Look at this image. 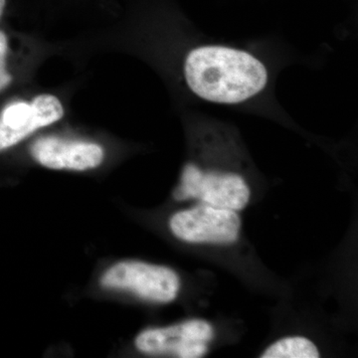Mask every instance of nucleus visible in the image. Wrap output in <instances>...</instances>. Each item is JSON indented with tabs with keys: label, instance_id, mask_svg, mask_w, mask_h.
Segmentation results:
<instances>
[{
	"label": "nucleus",
	"instance_id": "nucleus-9",
	"mask_svg": "<svg viewBox=\"0 0 358 358\" xmlns=\"http://www.w3.org/2000/svg\"><path fill=\"white\" fill-rule=\"evenodd\" d=\"M7 53H8V39L6 33L0 30V92L6 90L13 82V76L6 69Z\"/></svg>",
	"mask_w": 358,
	"mask_h": 358
},
{
	"label": "nucleus",
	"instance_id": "nucleus-3",
	"mask_svg": "<svg viewBox=\"0 0 358 358\" xmlns=\"http://www.w3.org/2000/svg\"><path fill=\"white\" fill-rule=\"evenodd\" d=\"M103 289L129 292L154 303H169L178 298L180 278L173 268L136 260L114 264L100 278Z\"/></svg>",
	"mask_w": 358,
	"mask_h": 358
},
{
	"label": "nucleus",
	"instance_id": "nucleus-2",
	"mask_svg": "<svg viewBox=\"0 0 358 358\" xmlns=\"http://www.w3.org/2000/svg\"><path fill=\"white\" fill-rule=\"evenodd\" d=\"M176 201L195 199L221 208L241 211L249 204L251 192L243 176L235 173L203 171L188 162L173 190Z\"/></svg>",
	"mask_w": 358,
	"mask_h": 358
},
{
	"label": "nucleus",
	"instance_id": "nucleus-8",
	"mask_svg": "<svg viewBox=\"0 0 358 358\" xmlns=\"http://www.w3.org/2000/svg\"><path fill=\"white\" fill-rule=\"evenodd\" d=\"M317 346L303 336H288L275 341L264 350L262 358H317Z\"/></svg>",
	"mask_w": 358,
	"mask_h": 358
},
{
	"label": "nucleus",
	"instance_id": "nucleus-10",
	"mask_svg": "<svg viewBox=\"0 0 358 358\" xmlns=\"http://www.w3.org/2000/svg\"><path fill=\"white\" fill-rule=\"evenodd\" d=\"M6 0H0V16L3 13L4 7H6Z\"/></svg>",
	"mask_w": 358,
	"mask_h": 358
},
{
	"label": "nucleus",
	"instance_id": "nucleus-4",
	"mask_svg": "<svg viewBox=\"0 0 358 358\" xmlns=\"http://www.w3.org/2000/svg\"><path fill=\"white\" fill-rule=\"evenodd\" d=\"M169 226L186 243L229 245L239 239L242 221L237 211L199 202L173 213Z\"/></svg>",
	"mask_w": 358,
	"mask_h": 358
},
{
	"label": "nucleus",
	"instance_id": "nucleus-7",
	"mask_svg": "<svg viewBox=\"0 0 358 358\" xmlns=\"http://www.w3.org/2000/svg\"><path fill=\"white\" fill-rule=\"evenodd\" d=\"M29 152L37 164L53 171H91L100 166L105 159V150L98 143L57 136L38 138Z\"/></svg>",
	"mask_w": 358,
	"mask_h": 358
},
{
	"label": "nucleus",
	"instance_id": "nucleus-6",
	"mask_svg": "<svg viewBox=\"0 0 358 358\" xmlns=\"http://www.w3.org/2000/svg\"><path fill=\"white\" fill-rule=\"evenodd\" d=\"M62 103L56 96L42 94L30 103L15 102L0 115V152L14 147L40 128L60 121Z\"/></svg>",
	"mask_w": 358,
	"mask_h": 358
},
{
	"label": "nucleus",
	"instance_id": "nucleus-5",
	"mask_svg": "<svg viewBox=\"0 0 358 358\" xmlns=\"http://www.w3.org/2000/svg\"><path fill=\"white\" fill-rule=\"evenodd\" d=\"M213 338L211 324L204 320H189L173 326L145 329L136 336L134 345L145 355L199 358L208 352V343Z\"/></svg>",
	"mask_w": 358,
	"mask_h": 358
},
{
	"label": "nucleus",
	"instance_id": "nucleus-1",
	"mask_svg": "<svg viewBox=\"0 0 358 358\" xmlns=\"http://www.w3.org/2000/svg\"><path fill=\"white\" fill-rule=\"evenodd\" d=\"M186 83L195 95L217 103H239L260 93L268 81L265 66L248 52L201 46L188 53Z\"/></svg>",
	"mask_w": 358,
	"mask_h": 358
}]
</instances>
